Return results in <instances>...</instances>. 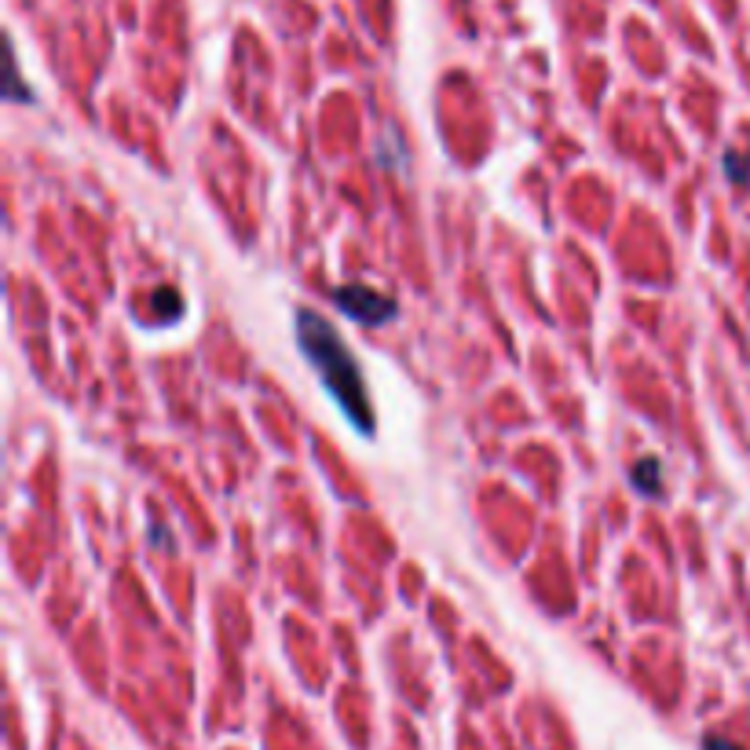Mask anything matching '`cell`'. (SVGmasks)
Instances as JSON below:
<instances>
[{
    "mask_svg": "<svg viewBox=\"0 0 750 750\" xmlns=\"http://www.w3.org/2000/svg\"><path fill=\"white\" fill-rule=\"evenodd\" d=\"M294 333H297V345L305 352V359L319 370V381L326 384V392L333 395V403L345 410V418L356 425L362 436H370L373 432L370 392H367V381H362L359 362L345 348L341 333L308 308L297 311Z\"/></svg>",
    "mask_w": 750,
    "mask_h": 750,
    "instance_id": "cell-1",
    "label": "cell"
},
{
    "mask_svg": "<svg viewBox=\"0 0 750 750\" xmlns=\"http://www.w3.org/2000/svg\"><path fill=\"white\" fill-rule=\"evenodd\" d=\"M333 305L345 311L348 319L362 322V326H381V322L395 319V311H400L392 297L373 294L367 286H337L333 289Z\"/></svg>",
    "mask_w": 750,
    "mask_h": 750,
    "instance_id": "cell-2",
    "label": "cell"
},
{
    "mask_svg": "<svg viewBox=\"0 0 750 750\" xmlns=\"http://www.w3.org/2000/svg\"><path fill=\"white\" fill-rule=\"evenodd\" d=\"M630 484L638 487L641 495H659L663 491V465L655 457H641L638 465L630 468Z\"/></svg>",
    "mask_w": 750,
    "mask_h": 750,
    "instance_id": "cell-3",
    "label": "cell"
},
{
    "mask_svg": "<svg viewBox=\"0 0 750 750\" xmlns=\"http://www.w3.org/2000/svg\"><path fill=\"white\" fill-rule=\"evenodd\" d=\"M725 176H728V183H736V187H747L750 183V154L743 151H725Z\"/></svg>",
    "mask_w": 750,
    "mask_h": 750,
    "instance_id": "cell-4",
    "label": "cell"
},
{
    "mask_svg": "<svg viewBox=\"0 0 750 750\" xmlns=\"http://www.w3.org/2000/svg\"><path fill=\"white\" fill-rule=\"evenodd\" d=\"M154 308H158L165 319H172L176 311H180V297H176L172 289H158V294H154Z\"/></svg>",
    "mask_w": 750,
    "mask_h": 750,
    "instance_id": "cell-5",
    "label": "cell"
},
{
    "mask_svg": "<svg viewBox=\"0 0 750 750\" xmlns=\"http://www.w3.org/2000/svg\"><path fill=\"white\" fill-rule=\"evenodd\" d=\"M703 750H743V747H736L733 739H722V736H706Z\"/></svg>",
    "mask_w": 750,
    "mask_h": 750,
    "instance_id": "cell-6",
    "label": "cell"
},
{
    "mask_svg": "<svg viewBox=\"0 0 750 750\" xmlns=\"http://www.w3.org/2000/svg\"><path fill=\"white\" fill-rule=\"evenodd\" d=\"M151 538H154V546L169 549V531H165L162 524H154V531H151Z\"/></svg>",
    "mask_w": 750,
    "mask_h": 750,
    "instance_id": "cell-7",
    "label": "cell"
}]
</instances>
